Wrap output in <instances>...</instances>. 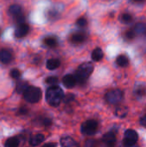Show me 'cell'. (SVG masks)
Wrapping results in <instances>:
<instances>
[{
  "instance_id": "5bb4252c",
  "label": "cell",
  "mask_w": 146,
  "mask_h": 147,
  "mask_svg": "<svg viewBox=\"0 0 146 147\" xmlns=\"http://www.w3.org/2000/svg\"><path fill=\"white\" fill-rule=\"evenodd\" d=\"M9 13L16 17L20 15H22V7L18 4H12L9 8Z\"/></svg>"
},
{
  "instance_id": "836d02e7",
  "label": "cell",
  "mask_w": 146,
  "mask_h": 147,
  "mask_svg": "<svg viewBox=\"0 0 146 147\" xmlns=\"http://www.w3.org/2000/svg\"><path fill=\"white\" fill-rule=\"evenodd\" d=\"M0 34H1V29H0Z\"/></svg>"
},
{
  "instance_id": "1f68e13d",
  "label": "cell",
  "mask_w": 146,
  "mask_h": 147,
  "mask_svg": "<svg viewBox=\"0 0 146 147\" xmlns=\"http://www.w3.org/2000/svg\"><path fill=\"white\" fill-rule=\"evenodd\" d=\"M27 112H28V110H27L26 109H20V111H19V113H20V114H22V115L27 114Z\"/></svg>"
},
{
  "instance_id": "7c38bea8",
  "label": "cell",
  "mask_w": 146,
  "mask_h": 147,
  "mask_svg": "<svg viewBox=\"0 0 146 147\" xmlns=\"http://www.w3.org/2000/svg\"><path fill=\"white\" fill-rule=\"evenodd\" d=\"M61 147H79L78 144L70 137H64L60 140Z\"/></svg>"
},
{
  "instance_id": "8fae6325",
  "label": "cell",
  "mask_w": 146,
  "mask_h": 147,
  "mask_svg": "<svg viewBox=\"0 0 146 147\" xmlns=\"http://www.w3.org/2000/svg\"><path fill=\"white\" fill-rule=\"evenodd\" d=\"M45 140V137L43 134H34L30 137L29 139V143L31 146H39L40 143H42Z\"/></svg>"
},
{
  "instance_id": "7a4b0ae2",
  "label": "cell",
  "mask_w": 146,
  "mask_h": 147,
  "mask_svg": "<svg viewBox=\"0 0 146 147\" xmlns=\"http://www.w3.org/2000/svg\"><path fill=\"white\" fill-rule=\"evenodd\" d=\"M93 70H94V65L90 62H86L79 65V67L76 71V75L74 76L76 79V83H78L80 84H84L89 78V77L91 75Z\"/></svg>"
},
{
  "instance_id": "2e32d148",
  "label": "cell",
  "mask_w": 146,
  "mask_h": 147,
  "mask_svg": "<svg viewBox=\"0 0 146 147\" xmlns=\"http://www.w3.org/2000/svg\"><path fill=\"white\" fill-rule=\"evenodd\" d=\"M84 40H85V35L82 33H76L71 36V40L73 43H77V44L82 43L83 41H84Z\"/></svg>"
},
{
  "instance_id": "277c9868",
  "label": "cell",
  "mask_w": 146,
  "mask_h": 147,
  "mask_svg": "<svg viewBox=\"0 0 146 147\" xmlns=\"http://www.w3.org/2000/svg\"><path fill=\"white\" fill-rule=\"evenodd\" d=\"M106 101L110 104H118L123 99V92L120 90H114L106 94Z\"/></svg>"
},
{
  "instance_id": "e0dca14e",
  "label": "cell",
  "mask_w": 146,
  "mask_h": 147,
  "mask_svg": "<svg viewBox=\"0 0 146 147\" xmlns=\"http://www.w3.org/2000/svg\"><path fill=\"white\" fill-rule=\"evenodd\" d=\"M60 65V61L57 59H51L46 62V68L48 70H55Z\"/></svg>"
},
{
  "instance_id": "603a6c76",
  "label": "cell",
  "mask_w": 146,
  "mask_h": 147,
  "mask_svg": "<svg viewBox=\"0 0 146 147\" xmlns=\"http://www.w3.org/2000/svg\"><path fill=\"white\" fill-rule=\"evenodd\" d=\"M133 20V16L129 13H125L120 16V21L124 23H129Z\"/></svg>"
},
{
  "instance_id": "9a60e30c",
  "label": "cell",
  "mask_w": 146,
  "mask_h": 147,
  "mask_svg": "<svg viewBox=\"0 0 146 147\" xmlns=\"http://www.w3.org/2000/svg\"><path fill=\"white\" fill-rule=\"evenodd\" d=\"M116 63L120 67H126L129 64V59L126 55H119L116 59Z\"/></svg>"
},
{
  "instance_id": "484cf974",
  "label": "cell",
  "mask_w": 146,
  "mask_h": 147,
  "mask_svg": "<svg viewBox=\"0 0 146 147\" xmlns=\"http://www.w3.org/2000/svg\"><path fill=\"white\" fill-rule=\"evenodd\" d=\"M20 76H21V73H20L19 70H17V69L11 70V71H10V77L11 78H20Z\"/></svg>"
},
{
  "instance_id": "d6a6232c",
  "label": "cell",
  "mask_w": 146,
  "mask_h": 147,
  "mask_svg": "<svg viewBox=\"0 0 146 147\" xmlns=\"http://www.w3.org/2000/svg\"><path fill=\"white\" fill-rule=\"evenodd\" d=\"M134 2H136V3H143V2H145V0H133Z\"/></svg>"
},
{
  "instance_id": "ba28073f",
  "label": "cell",
  "mask_w": 146,
  "mask_h": 147,
  "mask_svg": "<svg viewBox=\"0 0 146 147\" xmlns=\"http://www.w3.org/2000/svg\"><path fill=\"white\" fill-rule=\"evenodd\" d=\"M12 60V54L7 49L0 50V61L3 64H9Z\"/></svg>"
},
{
  "instance_id": "30bf717a",
  "label": "cell",
  "mask_w": 146,
  "mask_h": 147,
  "mask_svg": "<svg viewBox=\"0 0 146 147\" xmlns=\"http://www.w3.org/2000/svg\"><path fill=\"white\" fill-rule=\"evenodd\" d=\"M102 141L104 142V144L108 147H112L116 142V138L115 135L112 133H108L103 135L102 137Z\"/></svg>"
},
{
  "instance_id": "cb8c5ba5",
  "label": "cell",
  "mask_w": 146,
  "mask_h": 147,
  "mask_svg": "<svg viewBox=\"0 0 146 147\" xmlns=\"http://www.w3.org/2000/svg\"><path fill=\"white\" fill-rule=\"evenodd\" d=\"M87 20L85 17H79L77 20V24L79 26V27H85L87 25Z\"/></svg>"
},
{
  "instance_id": "7402d4cb",
  "label": "cell",
  "mask_w": 146,
  "mask_h": 147,
  "mask_svg": "<svg viewBox=\"0 0 146 147\" xmlns=\"http://www.w3.org/2000/svg\"><path fill=\"white\" fill-rule=\"evenodd\" d=\"M44 42L49 47H54L57 46V40L54 37H47L44 40Z\"/></svg>"
},
{
  "instance_id": "83f0119b",
  "label": "cell",
  "mask_w": 146,
  "mask_h": 147,
  "mask_svg": "<svg viewBox=\"0 0 146 147\" xmlns=\"http://www.w3.org/2000/svg\"><path fill=\"white\" fill-rule=\"evenodd\" d=\"M96 142L94 140H89L86 142L85 144V147H96Z\"/></svg>"
},
{
  "instance_id": "4316f807",
  "label": "cell",
  "mask_w": 146,
  "mask_h": 147,
  "mask_svg": "<svg viewBox=\"0 0 146 147\" xmlns=\"http://www.w3.org/2000/svg\"><path fill=\"white\" fill-rule=\"evenodd\" d=\"M74 98H75L74 95H72V94H68V95H66L65 96H64L63 100H64V102H65V103H69L70 102L73 101Z\"/></svg>"
},
{
  "instance_id": "8992f818",
  "label": "cell",
  "mask_w": 146,
  "mask_h": 147,
  "mask_svg": "<svg viewBox=\"0 0 146 147\" xmlns=\"http://www.w3.org/2000/svg\"><path fill=\"white\" fill-rule=\"evenodd\" d=\"M98 127V124L94 120H89L83 123L81 127V132L86 135H92L94 134Z\"/></svg>"
},
{
  "instance_id": "3957f363",
  "label": "cell",
  "mask_w": 146,
  "mask_h": 147,
  "mask_svg": "<svg viewBox=\"0 0 146 147\" xmlns=\"http://www.w3.org/2000/svg\"><path fill=\"white\" fill-rule=\"evenodd\" d=\"M24 98L30 103L38 102L41 98V90L37 87L29 86L23 93Z\"/></svg>"
},
{
  "instance_id": "d6986e66",
  "label": "cell",
  "mask_w": 146,
  "mask_h": 147,
  "mask_svg": "<svg viewBox=\"0 0 146 147\" xmlns=\"http://www.w3.org/2000/svg\"><path fill=\"white\" fill-rule=\"evenodd\" d=\"M18 146H19V140L15 137L9 138L4 144V147H18Z\"/></svg>"
},
{
  "instance_id": "f546056e",
  "label": "cell",
  "mask_w": 146,
  "mask_h": 147,
  "mask_svg": "<svg viewBox=\"0 0 146 147\" xmlns=\"http://www.w3.org/2000/svg\"><path fill=\"white\" fill-rule=\"evenodd\" d=\"M140 124H141L142 126H144V127H146V115L144 117L141 118V120H140Z\"/></svg>"
},
{
  "instance_id": "4fadbf2b",
  "label": "cell",
  "mask_w": 146,
  "mask_h": 147,
  "mask_svg": "<svg viewBox=\"0 0 146 147\" xmlns=\"http://www.w3.org/2000/svg\"><path fill=\"white\" fill-rule=\"evenodd\" d=\"M133 32L134 33L135 36L136 35H139V34H143L146 32V26L144 23H137L133 28H132Z\"/></svg>"
},
{
  "instance_id": "4dcf8cb0",
  "label": "cell",
  "mask_w": 146,
  "mask_h": 147,
  "mask_svg": "<svg viewBox=\"0 0 146 147\" xmlns=\"http://www.w3.org/2000/svg\"><path fill=\"white\" fill-rule=\"evenodd\" d=\"M42 147H57V144L56 143H48L44 145Z\"/></svg>"
},
{
  "instance_id": "ac0fdd59",
  "label": "cell",
  "mask_w": 146,
  "mask_h": 147,
  "mask_svg": "<svg viewBox=\"0 0 146 147\" xmlns=\"http://www.w3.org/2000/svg\"><path fill=\"white\" fill-rule=\"evenodd\" d=\"M103 52L100 47L96 48L93 52H92V59L94 61H100L103 58Z\"/></svg>"
},
{
  "instance_id": "44dd1931",
  "label": "cell",
  "mask_w": 146,
  "mask_h": 147,
  "mask_svg": "<svg viewBox=\"0 0 146 147\" xmlns=\"http://www.w3.org/2000/svg\"><path fill=\"white\" fill-rule=\"evenodd\" d=\"M128 114V109L126 107H119L116 109L115 110V115L116 116L120 117V118H124Z\"/></svg>"
},
{
  "instance_id": "9c48e42d",
  "label": "cell",
  "mask_w": 146,
  "mask_h": 147,
  "mask_svg": "<svg viewBox=\"0 0 146 147\" xmlns=\"http://www.w3.org/2000/svg\"><path fill=\"white\" fill-rule=\"evenodd\" d=\"M62 82H63L64 85L68 89H71L76 85V79H75V77L73 75H70V74L65 75L63 78Z\"/></svg>"
},
{
  "instance_id": "52a82bcc",
  "label": "cell",
  "mask_w": 146,
  "mask_h": 147,
  "mask_svg": "<svg viewBox=\"0 0 146 147\" xmlns=\"http://www.w3.org/2000/svg\"><path fill=\"white\" fill-rule=\"evenodd\" d=\"M29 31V26L26 23H21L17 26V28L15 29V36L16 38H22L28 34Z\"/></svg>"
},
{
  "instance_id": "5b68a950",
  "label": "cell",
  "mask_w": 146,
  "mask_h": 147,
  "mask_svg": "<svg viewBox=\"0 0 146 147\" xmlns=\"http://www.w3.org/2000/svg\"><path fill=\"white\" fill-rule=\"evenodd\" d=\"M138 140H139V135L137 132L132 129H128L125 132L123 145L126 147H132L137 143Z\"/></svg>"
},
{
  "instance_id": "f1b7e54d",
  "label": "cell",
  "mask_w": 146,
  "mask_h": 147,
  "mask_svg": "<svg viewBox=\"0 0 146 147\" xmlns=\"http://www.w3.org/2000/svg\"><path fill=\"white\" fill-rule=\"evenodd\" d=\"M126 37H127L128 39H133V38L135 37V34H134V33L133 32L132 29H130V30H128V31L126 32Z\"/></svg>"
},
{
  "instance_id": "d4e9b609",
  "label": "cell",
  "mask_w": 146,
  "mask_h": 147,
  "mask_svg": "<svg viewBox=\"0 0 146 147\" xmlns=\"http://www.w3.org/2000/svg\"><path fill=\"white\" fill-rule=\"evenodd\" d=\"M58 78L56 77H49L46 79V83L48 84H51V85H53V84H56L58 83Z\"/></svg>"
},
{
  "instance_id": "ffe728a7",
  "label": "cell",
  "mask_w": 146,
  "mask_h": 147,
  "mask_svg": "<svg viewBox=\"0 0 146 147\" xmlns=\"http://www.w3.org/2000/svg\"><path fill=\"white\" fill-rule=\"evenodd\" d=\"M29 87L28 84L26 83V82H23V81H20L16 84V91L18 93H24L25 90Z\"/></svg>"
},
{
  "instance_id": "6da1fadb",
  "label": "cell",
  "mask_w": 146,
  "mask_h": 147,
  "mask_svg": "<svg viewBox=\"0 0 146 147\" xmlns=\"http://www.w3.org/2000/svg\"><path fill=\"white\" fill-rule=\"evenodd\" d=\"M63 98H64L63 90L59 86H52L46 90V99L47 102L52 107L59 106L61 101L63 100Z\"/></svg>"
}]
</instances>
